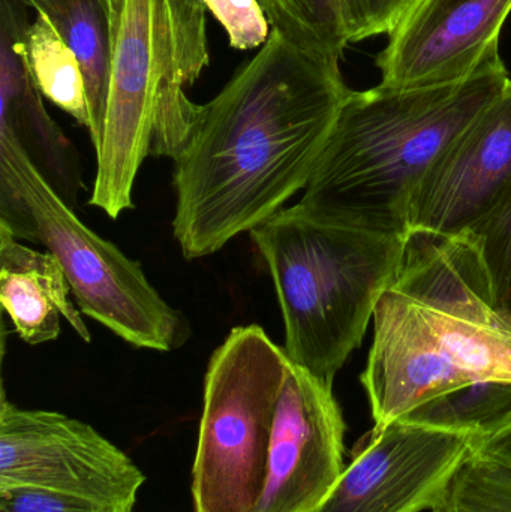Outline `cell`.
I'll return each mask as SVG.
<instances>
[{"mask_svg":"<svg viewBox=\"0 0 511 512\" xmlns=\"http://www.w3.org/2000/svg\"><path fill=\"white\" fill-rule=\"evenodd\" d=\"M288 364L255 324L233 328L213 352L192 466L195 512L257 510Z\"/></svg>","mask_w":511,"mask_h":512,"instance_id":"6","label":"cell"},{"mask_svg":"<svg viewBox=\"0 0 511 512\" xmlns=\"http://www.w3.org/2000/svg\"><path fill=\"white\" fill-rule=\"evenodd\" d=\"M511 185V78L503 93L438 156L411 197L408 231L470 233Z\"/></svg>","mask_w":511,"mask_h":512,"instance_id":"12","label":"cell"},{"mask_svg":"<svg viewBox=\"0 0 511 512\" xmlns=\"http://www.w3.org/2000/svg\"><path fill=\"white\" fill-rule=\"evenodd\" d=\"M71 294L56 256L21 245L0 227V303L24 342H53L62 331V318L84 342H90L92 336Z\"/></svg>","mask_w":511,"mask_h":512,"instance_id":"14","label":"cell"},{"mask_svg":"<svg viewBox=\"0 0 511 512\" xmlns=\"http://www.w3.org/2000/svg\"><path fill=\"white\" fill-rule=\"evenodd\" d=\"M185 96L167 0H125L90 206L111 219L134 209L135 179L150 155L158 111Z\"/></svg>","mask_w":511,"mask_h":512,"instance_id":"7","label":"cell"},{"mask_svg":"<svg viewBox=\"0 0 511 512\" xmlns=\"http://www.w3.org/2000/svg\"><path fill=\"white\" fill-rule=\"evenodd\" d=\"M23 0H0V135L12 138L54 191L75 209L83 188L71 141L51 119L27 59Z\"/></svg>","mask_w":511,"mask_h":512,"instance_id":"13","label":"cell"},{"mask_svg":"<svg viewBox=\"0 0 511 512\" xmlns=\"http://www.w3.org/2000/svg\"><path fill=\"white\" fill-rule=\"evenodd\" d=\"M509 80L497 53L452 86L351 90L300 206L330 224L410 236L408 207L417 186Z\"/></svg>","mask_w":511,"mask_h":512,"instance_id":"3","label":"cell"},{"mask_svg":"<svg viewBox=\"0 0 511 512\" xmlns=\"http://www.w3.org/2000/svg\"><path fill=\"white\" fill-rule=\"evenodd\" d=\"M345 426L333 388L288 364L255 512H312L344 471Z\"/></svg>","mask_w":511,"mask_h":512,"instance_id":"11","label":"cell"},{"mask_svg":"<svg viewBox=\"0 0 511 512\" xmlns=\"http://www.w3.org/2000/svg\"><path fill=\"white\" fill-rule=\"evenodd\" d=\"M0 227L39 242L65 271L84 315L135 348L173 352L191 327L143 267L90 230L12 138L0 135Z\"/></svg>","mask_w":511,"mask_h":512,"instance_id":"5","label":"cell"},{"mask_svg":"<svg viewBox=\"0 0 511 512\" xmlns=\"http://www.w3.org/2000/svg\"><path fill=\"white\" fill-rule=\"evenodd\" d=\"M350 93L339 60L272 29L212 101L195 104L171 156L183 256L216 254L305 191Z\"/></svg>","mask_w":511,"mask_h":512,"instance_id":"1","label":"cell"},{"mask_svg":"<svg viewBox=\"0 0 511 512\" xmlns=\"http://www.w3.org/2000/svg\"><path fill=\"white\" fill-rule=\"evenodd\" d=\"M399 421L489 438L511 427V382L482 381L435 397Z\"/></svg>","mask_w":511,"mask_h":512,"instance_id":"16","label":"cell"},{"mask_svg":"<svg viewBox=\"0 0 511 512\" xmlns=\"http://www.w3.org/2000/svg\"><path fill=\"white\" fill-rule=\"evenodd\" d=\"M0 512H134V507L48 490L14 487L0 489Z\"/></svg>","mask_w":511,"mask_h":512,"instance_id":"23","label":"cell"},{"mask_svg":"<svg viewBox=\"0 0 511 512\" xmlns=\"http://www.w3.org/2000/svg\"><path fill=\"white\" fill-rule=\"evenodd\" d=\"M511 0H410L377 56L381 87L452 86L500 53Z\"/></svg>","mask_w":511,"mask_h":512,"instance_id":"10","label":"cell"},{"mask_svg":"<svg viewBox=\"0 0 511 512\" xmlns=\"http://www.w3.org/2000/svg\"><path fill=\"white\" fill-rule=\"evenodd\" d=\"M410 0H342L350 44L389 33Z\"/></svg>","mask_w":511,"mask_h":512,"instance_id":"24","label":"cell"},{"mask_svg":"<svg viewBox=\"0 0 511 512\" xmlns=\"http://www.w3.org/2000/svg\"><path fill=\"white\" fill-rule=\"evenodd\" d=\"M51 21L80 63L89 105L90 140L98 153L104 140L113 63V36L107 12L101 0H66L62 14Z\"/></svg>","mask_w":511,"mask_h":512,"instance_id":"15","label":"cell"},{"mask_svg":"<svg viewBox=\"0 0 511 512\" xmlns=\"http://www.w3.org/2000/svg\"><path fill=\"white\" fill-rule=\"evenodd\" d=\"M473 454L511 472V427L489 438H476Z\"/></svg>","mask_w":511,"mask_h":512,"instance_id":"25","label":"cell"},{"mask_svg":"<svg viewBox=\"0 0 511 512\" xmlns=\"http://www.w3.org/2000/svg\"><path fill=\"white\" fill-rule=\"evenodd\" d=\"M23 2L35 9L36 14L47 15L51 20L62 14L66 5V0H23Z\"/></svg>","mask_w":511,"mask_h":512,"instance_id":"26","label":"cell"},{"mask_svg":"<svg viewBox=\"0 0 511 512\" xmlns=\"http://www.w3.org/2000/svg\"><path fill=\"white\" fill-rule=\"evenodd\" d=\"M272 29L305 50L341 62L350 45L342 0H260Z\"/></svg>","mask_w":511,"mask_h":512,"instance_id":"18","label":"cell"},{"mask_svg":"<svg viewBox=\"0 0 511 512\" xmlns=\"http://www.w3.org/2000/svg\"><path fill=\"white\" fill-rule=\"evenodd\" d=\"M26 50L30 72L42 96L89 129V105L80 63L47 15L36 14L27 30Z\"/></svg>","mask_w":511,"mask_h":512,"instance_id":"17","label":"cell"},{"mask_svg":"<svg viewBox=\"0 0 511 512\" xmlns=\"http://www.w3.org/2000/svg\"><path fill=\"white\" fill-rule=\"evenodd\" d=\"M206 6L227 32L230 47L255 50L269 39L272 30L260 0H206Z\"/></svg>","mask_w":511,"mask_h":512,"instance_id":"22","label":"cell"},{"mask_svg":"<svg viewBox=\"0 0 511 512\" xmlns=\"http://www.w3.org/2000/svg\"><path fill=\"white\" fill-rule=\"evenodd\" d=\"M104 5L105 12H107L108 21H110L111 36L116 38L117 30H119L120 18H122L123 6L125 0H101Z\"/></svg>","mask_w":511,"mask_h":512,"instance_id":"27","label":"cell"},{"mask_svg":"<svg viewBox=\"0 0 511 512\" xmlns=\"http://www.w3.org/2000/svg\"><path fill=\"white\" fill-rule=\"evenodd\" d=\"M146 475L98 430L59 412L0 403V489L48 490L135 507Z\"/></svg>","mask_w":511,"mask_h":512,"instance_id":"8","label":"cell"},{"mask_svg":"<svg viewBox=\"0 0 511 512\" xmlns=\"http://www.w3.org/2000/svg\"><path fill=\"white\" fill-rule=\"evenodd\" d=\"M432 512H511V472L471 454Z\"/></svg>","mask_w":511,"mask_h":512,"instance_id":"19","label":"cell"},{"mask_svg":"<svg viewBox=\"0 0 511 512\" xmlns=\"http://www.w3.org/2000/svg\"><path fill=\"white\" fill-rule=\"evenodd\" d=\"M470 234L485 264L495 306L511 319V185Z\"/></svg>","mask_w":511,"mask_h":512,"instance_id":"20","label":"cell"},{"mask_svg":"<svg viewBox=\"0 0 511 512\" xmlns=\"http://www.w3.org/2000/svg\"><path fill=\"white\" fill-rule=\"evenodd\" d=\"M176 39L179 80L194 84L209 65L206 0H167Z\"/></svg>","mask_w":511,"mask_h":512,"instance_id":"21","label":"cell"},{"mask_svg":"<svg viewBox=\"0 0 511 512\" xmlns=\"http://www.w3.org/2000/svg\"><path fill=\"white\" fill-rule=\"evenodd\" d=\"M249 236L275 285L288 360L333 388L398 274L410 236L330 224L300 204L279 210Z\"/></svg>","mask_w":511,"mask_h":512,"instance_id":"4","label":"cell"},{"mask_svg":"<svg viewBox=\"0 0 511 512\" xmlns=\"http://www.w3.org/2000/svg\"><path fill=\"white\" fill-rule=\"evenodd\" d=\"M372 321L374 340L360 381L374 427L474 382H511V319L495 306L470 233L411 234Z\"/></svg>","mask_w":511,"mask_h":512,"instance_id":"2","label":"cell"},{"mask_svg":"<svg viewBox=\"0 0 511 512\" xmlns=\"http://www.w3.org/2000/svg\"><path fill=\"white\" fill-rule=\"evenodd\" d=\"M474 439L404 421L374 427L312 512L432 511L473 454Z\"/></svg>","mask_w":511,"mask_h":512,"instance_id":"9","label":"cell"}]
</instances>
